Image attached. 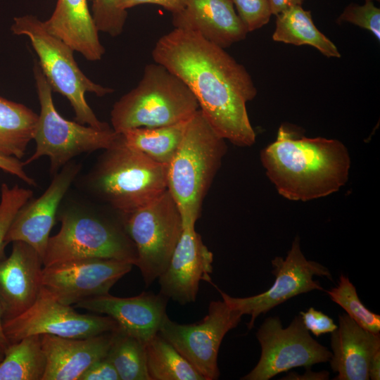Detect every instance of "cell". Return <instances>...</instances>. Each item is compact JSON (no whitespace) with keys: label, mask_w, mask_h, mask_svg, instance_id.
<instances>
[{"label":"cell","mask_w":380,"mask_h":380,"mask_svg":"<svg viewBox=\"0 0 380 380\" xmlns=\"http://www.w3.org/2000/svg\"><path fill=\"white\" fill-rule=\"evenodd\" d=\"M329 373L327 371L319 372H313L312 371L306 372L303 375H298L296 373L290 372L282 379H298V380H326L329 379Z\"/></svg>","instance_id":"f35d334b"},{"label":"cell","mask_w":380,"mask_h":380,"mask_svg":"<svg viewBox=\"0 0 380 380\" xmlns=\"http://www.w3.org/2000/svg\"><path fill=\"white\" fill-rule=\"evenodd\" d=\"M213 254L195 225H183L169 264L158 277L160 293L180 305L196 301L201 280L211 282Z\"/></svg>","instance_id":"9a60e30c"},{"label":"cell","mask_w":380,"mask_h":380,"mask_svg":"<svg viewBox=\"0 0 380 380\" xmlns=\"http://www.w3.org/2000/svg\"><path fill=\"white\" fill-rule=\"evenodd\" d=\"M337 22L349 23L369 31L380 39V9L372 0H365L362 5L351 3L339 15Z\"/></svg>","instance_id":"1f68e13d"},{"label":"cell","mask_w":380,"mask_h":380,"mask_svg":"<svg viewBox=\"0 0 380 380\" xmlns=\"http://www.w3.org/2000/svg\"><path fill=\"white\" fill-rule=\"evenodd\" d=\"M82 165L74 161L65 165L53 178L46 191L37 198H31L15 215L6 237V242L23 241L44 255L50 232L60 204L79 174Z\"/></svg>","instance_id":"2e32d148"},{"label":"cell","mask_w":380,"mask_h":380,"mask_svg":"<svg viewBox=\"0 0 380 380\" xmlns=\"http://www.w3.org/2000/svg\"><path fill=\"white\" fill-rule=\"evenodd\" d=\"M189 120L163 127L132 128L120 134L129 147L158 163L168 165L180 144Z\"/></svg>","instance_id":"d4e9b609"},{"label":"cell","mask_w":380,"mask_h":380,"mask_svg":"<svg viewBox=\"0 0 380 380\" xmlns=\"http://www.w3.org/2000/svg\"><path fill=\"white\" fill-rule=\"evenodd\" d=\"M12 243L10 255L0 260V305L4 322L27 310L42 287V257L25 242Z\"/></svg>","instance_id":"e0dca14e"},{"label":"cell","mask_w":380,"mask_h":380,"mask_svg":"<svg viewBox=\"0 0 380 380\" xmlns=\"http://www.w3.org/2000/svg\"><path fill=\"white\" fill-rule=\"evenodd\" d=\"M151 55L188 87L219 136L239 146L255 143L246 103L257 89L245 67L224 49L196 32L174 28L158 39Z\"/></svg>","instance_id":"6da1fadb"},{"label":"cell","mask_w":380,"mask_h":380,"mask_svg":"<svg viewBox=\"0 0 380 380\" xmlns=\"http://www.w3.org/2000/svg\"><path fill=\"white\" fill-rule=\"evenodd\" d=\"M248 32L268 23L272 15L269 0H230Z\"/></svg>","instance_id":"d6a6232c"},{"label":"cell","mask_w":380,"mask_h":380,"mask_svg":"<svg viewBox=\"0 0 380 380\" xmlns=\"http://www.w3.org/2000/svg\"><path fill=\"white\" fill-rule=\"evenodd\" d=\"M168 300L160 292L144 291L128 298L108 293L87 298L75 306L110 317L125 332L145 343L158 332Z\"/></svg>","instance_id":"ac0fdd59"},{"label":"cell","mask_w":380,"mask_h":380,"mask_svg":"<svg viewBox=\"0 0 380 380\" xmlns=\"http://www.w3.org/2000/svg\"><path fill=\"white\" fill-rule=\"evenodd\" d=\"M226 151L225 139L198 110L189 119L167 167V190L178 206L183 225H196Z\"/></svg>","instance_id":"277c9868"},{"label":"cell","mask_w":380,"mask_h":380,"mask_svg":"<svg viewBox=\"0 0 380 380\" xmlns=\"http://www.w3.org/2000/svg\"><path fill=\"white\" fill-rule=\"evenodd\" d=\"M326 292L331 300L345 310L360 327L371 332L379 333L380 316L362 303L355 286L347 277L341 275L338 286Z\"/></svg>","instance_id":"f1b7e54d"},{"label":"cell","mask_w":380,"mask_h":380,"mask_svg":"<svg viewBox=\"0 0 380 380\" xmlns=\"http://www.w3.org/2000/svg\"><path fill=\"white\" fill-rule=\"evenodd\" d=\"M303 0H269L272 15L278 14L298 5H302Z\"/></svg>","instance_id":"74e56055"},{"label":"cell","mask_w":380,"mask_h":380,"mask_svg":"<svg viewBox=\"0 0 380 380\" xmlns=\"http://www.w3.org/2000/svg\"><path fill=\"white\" fill-rule=\"evenodd\" d=\"M146 4L160 6L174 15L184 8L186 0H118L119 8L125 11L137 5Z\"/></svg>","instance_id":"d590c367"},{"label":"cell","mask_w":380,"mask_h":380,"mask_svg":"<svg viewBox=\"0 0 380 380\" xmlns=\"http://www.w3.org/2000/svg\"><path fill=\"white\" fill-rule=\"evenodd\" d=\"M242 315L223 300L210 303L207 315L199 322L182 324L166 315L158 333L170 343L203 376L215 380L220 376L217 357L225 334L236 328Z\"/></svg>","instance_id":"8fae6325"},{"label":"cell","mask_w":380,"mask_h":380,"mask_svg":"<svg viewBox=\"0 0 380 380\" xmlns=\"http://www.w3.org/2000/svg\"><path fill=\"white\" fill-rule=\"evenodd\" d=\"M34 77L40 103V113L33 139L36 147L24 165L46 156L50 160V173L56 175L75 156L104 150L118 139L119 134L112 127L97 129L63 118L55 108L52 89L38 61L33 68Z\"/></svg>","instance_id":"ba28073f"},{"label":"cell","mask_w":380,"mask_h":380,"mask_svg":"<svg viewBox=\"0 0 380 380\" xmlns=\"http://www.w3.org/2000/svg\"><path fill=\"white\" fill-rule=\"evenodd\" d=\"M133 265L106 258H85L43 267L42 286L59 302L72 305L87 298L109 293Z\"/></svg>","instance_id":"5bb4252c"},{"label":"cell","mask_w":380,"mask_h":380,"mask_svg":"<svg viewBox=\"0 0 380 380\" xmlns=\"http://www.w3.org/2000/svg\"><path fill=\"white\" fill-rule=\"evenodd\" d=\"M334 380H368L371 358L380 350L379 333L360 327L347 314L338 316V327L331 332Z\"/></svg>","instance_id":"44dd1931"},{"label":"cell","mask_w":380,"mask_h":380,"mask_svg":"<svg viewBox=\"0 0 380 380\" xmlns=\"http://www.w3.org/2000/svg\"><path fill=\"white\" fill-rule=\"evenodd\" d=\"M85 177L87 190L110 210L125 214L167 189V167L127 146L120 134Z\"/></svg>","instance_id":"3957f363"},{"label":"cell","mask_w":380,"mask_h":380,"mask_svg":"<svg viewBox=\"0 0 380 380\" xmlns=\"http://www.w3.org/2000/svg\"><path fill=\"white\" fill-rule=\"evenodd\" d=\"M300 315L305 328L316 336L331 333L338 327L328 315L312 307Z\"/></svg>","instance_id":"836d02e7"},{"label":"cell","mask_w":380,"mask_h":380,"mask_svg":"<svg viewBox=\"0 0 380 380\" xmlns=\"http://www.w3.org/2000/svg\"><path fill=\"white\" fill-rule=\"evenodd\" d=\"M3 357H4V354L0 353V362H1V360H3Z\"/></svg>","instance_id":"b9f144b4"},{"label":"cell","mask_w":380,"mask_h":380,"mask_svg":"<svg viewBox=\"0 0 380 380\" xmlns=\"http://www.w3.org/2000/svg\"><path fill=\"white\" fill-rule=\"evenodd\" d=\"M91 13L99 32L111 37L120 35L127 17V12L118 6V0H89Z\"/></svg>","instance_id":"4dcf8cb0"},{"label":"cell","mask_w":380,"mask_h":380,"mask_svg":"<svg viewBox=\"0 0 380 380\" xmlns=\"http://www.w3.org/2000/svg\"><path fill=\"white\" fill-rule=\"evenodd\" d=\"M199 110L188 87L165 66H145L137 87L113 106L110 121L118 132L137 127H156L189 120Z\"/></svg>","instance_id":"8992f818"},{"label":"cell","mask_w":380,"mask_h":380,"mask_svg":"<svg viewBox=\"0 0 380 380\" xmlns=\"http://www.w3.org/2000/svg\"><path fill=\"white\" fill-rule=\"evenodd\" d=\"M4 320H3V312L2 309L0 305V353H4L6 348L10 344L4 330Z\"/></svg>","instance_id":"60d3db41"},{"label":"cell","mask_w":380,"mask_h":380,"mask_svg":"<svg viewBox=\"0 0 380 380\" xmlns=\"http://www.w3.org/2000/svg\"><path fill=\"white\" fill-rule=\"evenodd\" d=\"M3 327L12 343L32 335L84 338L112 331L119 325L107 315L76 312L71 305L59 302L42 286L34 303L18 316L4 321Z\"/></svg>","instance_id":"7c38bea8"},{"label":"cell","mask_w":380,"mask_h":380,"mask_svg":"<svg viewBox=\"0 0 380 380\" xmlns=\"http://www.w3.org/2000/svg\"><path fill=\"white\" fill-rule=\"evenodd\" d=\"M37 120L38 115L26 106L0 96V155L21 159Z\"/></svg>","instance_id":"cb8c5ba5"},{"label":"cell","mask_w":380,"mask_h":380,"mask_svg":"<svg viewBox=\"0 0 380 380\" xmlns=\"http://www.w3.org/2000/svg\"><path fill=\"white\" fill-rule=\"evenodd\" d=\"M172 21L175 28L196 32L224 49L248 34L230 0H186Z\"/></svg>","instance_id":"d6986e66"},{"label":"cell","mask_w":380,"mask_h":380,"mask_svg":"<svg viewBox=\"0 0 380 380\" xmlns=\"http://www.w3.org/2000/svg\"><path fill=\"white\" fill-rule=\"evenodd\" d=\"M24 166L23 162L19 159L0 155V169L18 177L29 185L36 186V182L26 173Z\"/></svg>","instance_id":"8d00e7d4"},{"label":"cell","mask_w":380,"mask_h":380,"mask_svg":"<svg viewBox=\"0 0 380 380\" xmlns=\"http://www.w3.org/2000/svg\"><path fill=\"white\" fill-rule=\"evenodd\" d=\"M80 380H120L118 374L106 357L95 362L81 376Z\"/></svg>","instance_id":"e575fe53"},{"label":"cell","mask_w":380,"mask_h":380,"mask_svg":"<svg viewBox=\"0 0 380 380\" xmlns=\"http://www.w3.org/2000/svg\"><path fill=\"white\" fill-rule=\"evenodd\" d=\"M33 195L32 191L15 185L1 186L0 199V260L5 258L6 237L18 210Z\"/></svg>","instance_id":"f546056e"},{"label":"cell","mask_w":380,"mask_h":380,"mask_svg":"<svg viewBox=\"0 0 380 380\" xmlns=\"http://www.w3.org/2000/svg\"><path fill=\"white\" fill-rule=\"evenodd\" d=\"M272 39L296 46L309 45L328 58H340L337 46L314 24L310 11L302 5L293 6L278 14Z\"/></svg>","instance_id":"603a6c76"},{"label":"cell","mask_w":380,"mask_h":380,"mask_svg":"<svg viewBox=\"0 0 380 380\" xmlns=\"http://www.w3.org/2000/svg\"><path fill=\"white\" fill-rule=\"evenodd\" d=\"M372 1H374V0H372ZM375 1H379V0H375Z\"/></svg>","instance_id":"7bdbcfd3"},{"label":"cell","mask_w":380,"mask_h":380,"mask_svg":"<svg viewBox=\"0 0 380 380\" xmlns=\"http://www.w3.org/2000/svg\"><path fill=\"white\" fill-rule=\"evenodd\" d=\"M260 158L278 193L295 201L338 191L348 182L351 164L348 150L339 140L306 137L283 125Z\"/></svg>","instance_id":"7a4b0ae2"},{"label":"cell","mask_w":380,"mask_h":380,"mask_svg":"<svg viewBox=\"0 0 380 380\" xmlns=\"http://www.w3.org/2000/svg\"><path fill=\"white\" fill-rule=\"evenodd\" d=\"M144 344L147 371L151 380H205L158 332Z\"/></svg>","instance_id":"4316f807"},{"label":"cell","mask_w":380,"mask_h":380,"mask_svg":"<svg viewBox=\"0 0 380 380\" xmlns=\"http://www.w3.org/2000/svg\"><path fill=\"white\" fill-rule=\"evenodd\" d=\"M368 374L369 378L372 380L380 379V350L376 351L371 358Z\"/></svg>","instance_id":"ab89813d"},{"label":"cell","mask_w":380,"mask_h":380,"mask_svg":"<svg viewBox=\"0 0 380 380\" xmlns=\"http://www.w3.org/2000/svg\"><path fill=\"white\" fill-rule=\"evenodd\" d=\"M137 253L136 265L148 286L166 270L183 231L177 203L167 189L149 203L122 214Z\"/></svg>","instance_id":"9c48e42d"},{"label":"cell","mask_w":380,"mask_h":380,"mask_svg":"<svg viewBox=\"0 0 380 380\" xmlns=\"http://www.w3.org/2000/svg\"><path fill=\"white\" fill-rule=\"evenodd\" d=\"M275 276L273 285L266 291L246 298L232 297L220 289L217 290L222 300L242 315L251 316L247 324L249 329L254 326L255 319L273 308L301 293L313 290L324 291L314 276L332 279L329 270L320 263L307 260L300 246V238L296 236L285 258L276 257L272 260Z\"/></svg>","instance_id":"4fadbf2b"},{"label":"cell","mask_w":380,"mask_h":380,"mask_svg":"<svg viewBox=\"0 0 380 380\" xmlns=\"http://www.w3.org/2000/svg\"><path fill=\"white\" fill-rule=\"evenodd\" d=\"M256 337L261 346L260 360L241 380H268L294 367L328 362L332 355L311 336L300 315L286 328L278 317L265 319Z\"/></svg>","instance_id":"30bf717a"},{"label":"cell","mask_w":380,"mask_h":380,"mask_svg":"<svg viewBox=\"0 0 380 380\" xmlns=\"http://www.w3.org/2000/svg\"><path fill=\"white\" fill-rule=\"evenodd\" d=\"M59 232L50 236L44 267L85 258H106L136 265L137 253L122 214L72 207L58 213Z\"/></svg>","instance_id":"5b68a950"},{"label":"cell","mask_w":380,"mask_h":380,"mask_svg":"<svg viewBox=\"0 0 380 380\" xmlns=\"http://www.w3.org/2000/svg\"><path fill=\"white\" fill-rule=\"evenodd\" d=\"M106 358L116 369L120 380H151L144 343L120 327L113 331Z\"/></svg>","instance_id":"83f0119b"},{"label":"cell","mask_w":380,"mask_h":380,"mask_svg":"<svg viewBox=\"0 0 380 380\" xmlns=\"http://www.w3.org/2000/svg\"><path fill=\"white\" fill-rule=\"evenodd\" d=\"M46 365L41 336H26L5 350L0 362V380H42Z\"/></svg>","instance_id":"484cf974"},{"label":"cell","mask_w":380,"mask_h":380,"mask_svg":"<svg viewBox=\"0 0 380 380\" xmlns=\"http://www.w3.org/2000/svg\"><path fill=\"white\" fill-rule=\"evenodd\" d=\"M40 336L46 360L42 380H80L91 365L106 357L113 331L84 338Z\"/></svg>","instance_id":"ffe728a7"},{"label":"cell","mask_w":380,"mask_h":380,"mask_svg":"<svg viewBox=\"0 0 380 380\" xmlns=\"http://www.w3.org/2000/svg\"><path fill=\"white\" fill-rule=\"evenodd\" d=\"M89 0H57L50 18L44 21L47 30L81 53L87 60L99 61L105 48L88 6Z\"/></svg>","instance_id":"7402d4cb"},{"label":"cell","mask_w":380,"mask_h":380,"mask_svg":"<svg viewBox=\"0 0 380 380\" xmlns=\"http://www.w3.org/2000/svg\"><path fill=\"white\" fill-rule=\"evenodd\" d=\"M11 30L15 34L28 37L52 91L69 101L77 122L97 129L110 127L97 118L86 101L84 94L90 92L103 96L114 90L89 79L80 69L73 56L74 50L70 46L51 34L44 21L32 15L14 18Z\"/></svg>","instance_id":"52a82bcc"}]
</instances>
